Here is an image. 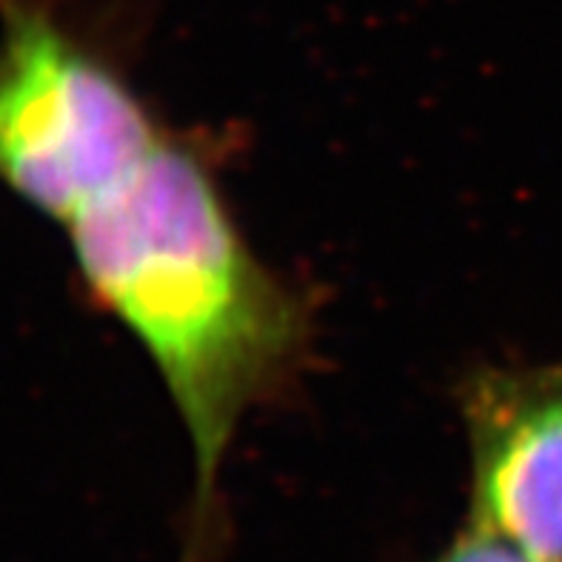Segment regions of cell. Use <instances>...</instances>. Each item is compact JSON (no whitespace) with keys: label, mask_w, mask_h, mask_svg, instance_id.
Returning <instances> with one entry per match:
<instances>
[{"label":"cell","mask_w":562,"mask_h":562,"mask_svg":"<svg viewBox=\"0 0 562 562\" xmlns=\"http://www.w3.org/2000/svg\"><path fill=\"white\" fill-rule=\"evenodd\" d=\"M66 228L83 285L160 371L206 508L240 420L303 351L306 312L243 240L209 166L169 137Z\"/></svg>","instance_id":"6da1fadb"},{"label":"cell","mask_w":562,"mask_h":562,"mask_svg":"<svg viewBox=\"0 0 562 562\" xmlns=\"http://www.w3.org/2000/svg\"><path fill=\"white\" fill-rule=\"evenodd\" d=\"M0 183L71 226L166 140L57 0H0Z\"/></svg>","instance_id":"7a4b0ae2"},{"label":"cell","mask_w":562,"mask_h":562,"mask_svg":"<svg viewBox=\"0 0 562 562\" xmlns=\"http://www.w3.org/2000/svg\"><path fill=\"white\" fill-rule=\"evenodd\" d=\"M463 412L471 526L562 562V363L480 371Z\"/></svg>","instance_id":"3957f363"},{"label":"cell","mask_w":562,"mask_h":562,"mask_svg":"<svg viewBox=\"0 0 562 562\" xmlns=\"http://www.w3.org/2000/svg\"><path fill=\"white\" fill-rule=\"evenodd\" d=\"M435 562H542L503 537L469 526Z\"/></svg>","instance_id":"277c9868"}]
</instances>
